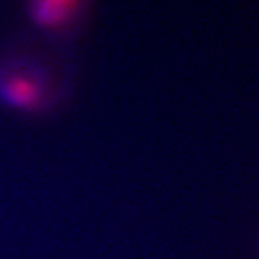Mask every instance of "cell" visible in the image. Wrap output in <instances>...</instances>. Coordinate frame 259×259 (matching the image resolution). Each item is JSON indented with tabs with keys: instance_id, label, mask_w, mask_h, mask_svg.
Segmentation results:
<instances>
[{
	"instance_id": "6da1fadb",
	"label": "cell",
	"mask_w": 259,
	"mask_h": 259,
	"mask_svg": "<svg viewBox=\"0 0 259 259\" xmlns=\"http://www.w3.org/2000/svg\"><path fill=\"white\" fill-rule=\"evenodd\" d=\"M55 81L44 58L28 49L0 56V107L22 115H37L52 105Z\"/></svg>"
},
{
	"instance_id": "7a4b0ae2",
	"label": "cell",
	"mask_w": 259,
	"mask_h": 259,
	"mask_svg": "<svg viewBox=\"0 0 259 259\" xmlns=\"http://www.w3.org/2000/svg\"><path fill=\"white\" fill-rule=\"evenodd\" d=\"M87 6V0H32L30 18L37 29L58 36L81 23Z\"/></svg>"
}]
</instances>
